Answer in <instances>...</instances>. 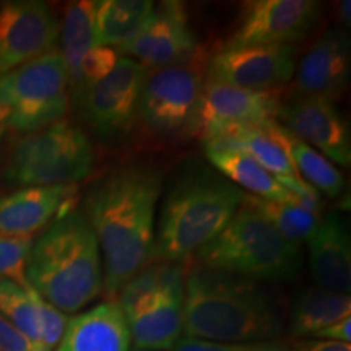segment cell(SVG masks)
<instances>
[{
  "label": "cell",
  "instance_id": "8fae6325",
  "mask_svg": "<svg viewBox=\"0 0 351 351\" xmlns=\"http://www.w3.org/2000/svg\"><path fill=\"white\" fill-rule=\"evenodd\" d=\"M147 73L148 70L137 60L121 57L104 80L80 96L83 119L99 138L111 140L130 130Z\"/></svg>",
  "mask_w": 351,
  "mask_h": 351
},
{
  "label": "cell",
  "instance_id": "ba28073f",
  "mask_svg": "<svg viewBox=\"0 0 351 351\" xmlns=\"http://www.w3.org/2000/svg\"><path fill=\"white\" fill-rule=\"evenodd\" d=\"M0 104L8 112V129L19 134L64 121L70 90L60 51L56 47L0 77Z\"/></svg>",
  "mask_w": 351,
  "mask_h": 351
},
{
  "label": "cell",
  "instance_id": "d6a6232c",
  "mask_svg": "<svg viewBox=\"0 0 351 351\" xmlns=\"http://www.w3.org/2000/svg\"><path fill=\"white\" fill-rule=\"evenodd\" d=\"M0 350L2 351H44L28 340L19 328L13 327L8 320L0 314Z\"/></svg>",
  "mask_w": 351,
  "mask_h": 351
},
{
  "label": "cell",
  "instance_id": "ffe728a7",
  "mask_svg": "<svg viewBox=\"0 0 351 351\" xmlns=\"http://www.w3.org/2000/svg\"><path fill=\"white\" fill-rule=\"evenodd\" d=\"M132 337L117 298H109L67 320L54 351H130Z\"/></svg>",
  "mask_w": 351,
  "mask_h": 351
},
{
  "label": "cell",
  "instance_id": "4fadbf2b",
  "mask_svg": "<svg viewBox=\"0 0 351 351\" xmlns=\"http://www.w3.org/2000/svg\"><path fill=\"white\" fill-rule=\"evenodd\" d=\"M60 21L46 2L15 0L0 5V77L56 49Z\"/></svg>",
  "mask_w": 351,
  "mask_h": 351
},
{
  "label": "cell",
  "instance_id": "3957f363",
  "mask_svg": "<svg viewBox=\"0 0 351 351\" xmlns=\"http://www.w3.org/2000/svg\"><path fill=\"white\" fill-rule=\"evenodd\" d=\"M26 282L64 314L78 313L103 293L99 244L82 210L54 219L34 241Z\"/></svg>",
  "mask_w": 351,
  "mask_h": 351
},
{
  "label": "cell",
  "instance_id": "f1b7e54d",
  "mask_svg": "<svg viewBox=\"0 0 351 351\" xmlns=\"http://www.w3.org/2000/svg\"><path fill=\"white\" fill-rule=\"evenodd\" d=\"M33 243V236H0V278L28 287L26 263Z\"/></svg>",
  "mask_w": 351,
  "mask_h": 351
},
{
  "label": "cell",
  "instance_id": "8992f818",
  "mask_svg": "<svg viewBox=\"0 0 351 351\" xmlns=\"http://www.w3.org/2000/svg\"><path fill=\"white\" fill-rule=\"evenodd\" d=\"M119 302L138 350L171 351L182 337L184 275L178 263L145 267L122 289Z\"/></svg>",
  "mask_w": 351,
  "mask_h": 351
},
{
  "label": "cell",
  "instance_id": "1f68e13d",
  "mask_svg": "<svg viewBox=\"0 0 351 351\" xmlns=\"http://www.w3.org/2000/svg\"><path fill=\"white\" fill-rule=\"evenodd\" d=\"M171 351H289V341H213L182 335Z\"/></svg>",
  "mask_w": 351,
  "mask_h": 351
},
{
  "label": "cell",
  "instance_id": "f35d334b",
  "mask_svg": "<svg viewBox=\"0 0 351 351\" xmlns=\"http://www.w3.org/2000/svg\"><path fill=\"white\" fill-rule=\"evenodd\" d=\"M0 351H2V350H0Z\"/></svg>",
  "mask_w": 351,
  "mask_h": 351
},
{
  "label": "cell",
  "instance_id": "30bf717a",
  "mask_svg": "<svg viewBox=\"0 0 351 351\" xmlns=\"http://www.w3.org/2000/svg\"><path fill=\"white\" fill-rule=\"evenodd\" d=\"M280 90H247L207 80L189 132L204 143L232 130L278 122Z\"/></svg>",
  "mask_w": 351,
  "mask_h": 351
},
{
  "label": "cell",
  "instance_id": "4316f807",
  "mask_svg": "<svg viewBox=\"0 0 351 351\" xmlns=\"http://www.w3.org/2000/svg\"><path fill=\"white\" fill-rule=\"evenodd\" d=\"M243 204L261 213L285 239L300 247L311 238L320 219V215L306 212L295 205L262 199L251 194H244Z\"/></svg>",
  "mask_w": 351,
  "mask_h": 351
},
{
  "label": "cell",
  "instance_id": "52a82bcc",
  "mask_svg": "<svg viewBox=\"0 0 351 351\" xmlns=\"http://www.w3.org/2000/svg\"><path fill=\"white\" fill-rule=\"evenodd\" d=\"M93 165L90 138L64 119L20 138L12 148L3 178L23 187L65 186L85 179Z\"/></svg>",
  "mask_w": 351,
  "mask_h": 351
},
{
  "label": "cell",
  "instance_id": "e575fe53",
  "mask_svg": "<svg viewBox=\"0 0 351 351\" xmlns=\"http://www.w3.org/2000/svg\"><path fill=\"white\" fill-rule=\"evenodd\" d=\"M313 339L339 341V343H350L351 341V315L350 317H343V319L337 320V322L330 324L328 327L322 328V330L315 333Z\"/></svg>",
  "mask_w": 351,
  "mask_h": 351
},
{
  "label": "cell",
  "instance_id": "5bb4252c",
  "mask_svg": "<svg viewBox=\"0 0 351 351\" xmlns=\"http://www.w3.org/2000/svg\"><path fill=\"white\" fill-rule=\"evenodd\" d=\"M319 12L314 0H252L244 5L226 46L295 44L314 28Z\"/></svg>",
  "mask_w": 351,
  "mask_h": 351
},
{
  "label": "cell",
  "instance_id": "d4e9b609",
  "mask_svg": "<svg viewBox=\"0 0 351 351\" xmlns=\"http://www.w3.org/2000/svg\"><path fill=\"white\" fill-rule=\"evenodd\" d=\"M155 8L148 0H95V44L119 49Z\"/></svg>",
  "mask_w": 351,
  "mask_h": 351
},
{
  "label": "cell",
  "instance_id": "7402d4cb",
  "mask_svg": "<svg viewBox=\"0 0 351 351\" xmlns=\"http://www.w3.org/2000/svg\"><path fill=\"white\" fill-rule=\"evenodd\" d=\"M267 134L282 147L289 163L293 165L296 174L315 189L319 194L327 195L328 199L339 197L345 189V178L341 171L332 161H328L322 153L302 142L291 132H288L278 122L265 127Z\"/></svg>",
  "mask_w": 351,
  "mask_h": 351
},
{
  "label": "cell",
  "instance_id": "7c38bea8",
  "mask_svg": "<svg viewBox=\"0 0 351 351\" xmlns=\"http://www.w3.org/2000/svg\"><path fill=\"white\" fill-rule=\"evenodd\" d=\"M298 47L223 46L210 56L207 80L247 90H280L295 75Z\"/></svg>",
  "mask_w": 351,
  "mask_h": 351
},
{
  "label": "cell",
  "instance_id": "2e32d148",
  "mask_svg": "<svg viewBox=\"0 0 351 351\" xmlns=\"http://www.w3.org/2000/svg\"><path fill=\"white\" fill-rule=\"evenodd\" d=\"M278 122L295 137L322 153L333 165L350 166L351 134L348 122L326 98H295L282 104ZM276 119V121H278Z\"/></svg>",
  "mask_w": 351,
  "mask_h": 351
},
{
  "label": "cell",
  "instance_id": "e0dca14e",
  "mask_svg": "<svg viewBox=\"0 0 351 351\" xmlns=\"http://www.w3.org/2000/svg\"><path fill=\"white\" fill-rule=\"evenodd\" d=\"M351 46L343 29L328 28L296 62L293 91L296 98L335 101L348 88Z\"/></svg>",
  "mask_w": 351,
  "mask_h": 351
},
{
  "label": "cell",
  "instance_id": "5b68a950",
  "mask_svg": "<svg viewBox=\"0 0 351 351\" xmlns=\"http://www.w3.org/2000/svg\"><path fill=\"white\" fill-rule=\"evenodd\" d=\"M204 269L256 282H289L300 274V245L285 239L256 210L241 204L218 236L195 252Z\"/></svg>",
  "mask_w": 351,
  "mask_h": 351
},
{
  "label": "cell",
  "instance_id": "4dcf8cb0",
  "mask_svg": "<svg viewBox=\"0 0 351 351\" xmlns=\"http://www.w3.org/2000/svg\"><path fill=\"white\" fill-rule=\"evenodd\" d=\"M29 295H32L34 309H36L38 328H39V346L44 351H54L62 339L65 327H67L69 317L62 311L49 304L46 300H43L34 289L29 287Z\"/></svg>",
  "mask_w": 351,
  "mask_h": 351
},
{
  "label": "cell",
  "instance_id": "277c9868",
  "mask_svg": "<svg viewBox=\"0 0 351 351\" xmlns=\"http://www.w3.org/2000/svg\"><path fill=\"white\" fill-rule=\"evenodd\" d=\"M243 197L239 187L212 168L189 169L165 197L153 261L179 263L195 256L230 223Z\"/></svg>",
  "mask_w": 351,
  "mask_h": 351
},
{
  "label": "cell",
  "instance_id": "603a6c76",
  "mask_svg": "<svg viewBox=\"0 0 351 351\" xmlns=\"http://www.w3.org/2000/svg\"><path fill=\"white\" fill-rule=\"evenodd\" d=\"M265 127H247V129L232 130L230 134L223 135L221 138L213 140V142L231 143L244 150L288 191L302 195H317L319 192L296 174L282 147L267 134Z\"/></svg>",
  "mask_w": 351,
  "mask_h": 351
},
{
  "label": "cell",
  "instance_id": "cb8c5ba5",
  "mask_svg": "<svg viewBox=\"0 0 351 351\" xmlns=\"http://www.w3.org/2000/svg\"><path fill=\"white\" fill-rule=\"evenodd\" d=\"M350 315V295L311 287L298 293L293 300L288 315V332L293 339L298 340L314 337L322 328Z\"/></svg>",
  "mask_w": 351,
  "mask_h": 351
},
{
  "label": "cell",
  "instance_id": "9c48e42d",
  "mask_svg": "<svg viewBox=\"0 0 351 351\" xmlns=\"http://www.w3.org/2000/svg\"><path fill=\"white\" fill-rule=\"evenodd\" d=\"M208 60L207 49L197 46L179 62L148 70L137 109L148 130L163 137L189 132L207 82Z\"/></svg>",
  "mask_w": 351,
  "mask_h": 351
},
{
  "label": "cell",
  "instance_id": "d590c367",
  "mask_svg": "<svg viewBox=\"0 0 351 351\" xmlns=\"http://www.w3.org/2000/svg\"><path fill=\"white\" fill-rule=\"evenodd\" d=\"M350 10H351L350 0H341V2L337 3V15H339V20L346 26V28H348L351 23Z\"/></svg>",
  "mask_w": 351,
  "mask_h": 351
},
{
  "label": "cell",
  "instance_id": "ac0fdd59",
  "mask_svg": "<svg viewBox=\"0 0 351 351\" xmlns=\"http://www.w3.org/2000/svg\"><path fill=\"white\" fill-rule=\"evenodd\" d=\"M75 184L23 187L0 199V236H33L70 210Z\"/></svg>",
  "mask_w": 351,
  "mask_h": 351
},
{
  "label": "cell",
  "instance_id": "83f0119b",
  "mask_svg": "<svg viewBox=\"0 0 351 351\" xmlns=\"http://www.w3.org/2000/svg\"><path fill=\"white\" fill-rule=\"evenodd\" d=\"M0 314L13 327L19 328L26 339L39 346L36 309H34L28 287H21V285L10 282V280L0 278Z\"/></svg>",
  "mask_w": 351,
  "mask_h": 351
},
{
  "label": "cell",
  "instance_id": "74e56055",
  "mask_svg": "<svg viewBox=\"0 0 351 351\" xmlns=\"http://www.w3.org/2000/svg\"><path fill=\"white\" fill-rule=\"evenodd\" d=\"M130 351H150V350H138V348H135V350H130Z\"/></svg>",
  "mask_w": 351,
  "mask_h": 351
},
{
  "label": "cell",
  "instance_id": "d6986e66",
  "mask_svg": "<svg viewBox=\"0 0 351 351\" xmlns=\"http://www.w3.org/2000/svg\"><path fill=\"white\" fill-rule=\"evenodd\" d=\"M306 243L315 287L350 295L351 238L345 218L335 212L320 217L317 228Z\"/></svg>",
  "mask_w": 351,
  "mask_h": 351
},
{
  "label": "cell",
  "instance_id": "6da1fadb",
  "mask_svg": "<svg viewBox=\"0 0 351 351\" xmlns=\"http://www.w3.org/2000/svg\"><path fill=\"white\" fill-rule=\"evenodd\" d=\"M161 174L148 166H122L88 192L83 215L98 239L103 289L111 298L153 261Z\"/></svg>",
  "mask_w": 351,
  "mask_h": 351
},
{
  "label": "cell",
  "instance_id": "f546056e",
  "mask_svg": "<svg viewBox=\"0 0 351 351\" xmlns=\"http://www.w3.org/2000/svg\"><path fill=\"white\" fill-rule=\"evenodd\" d=\"M117 62H119V54L112 47H91L90 52L85 56V59H83L77 86L70 96L75 101L80 99V96L85 93L88 88L93 86L95 83L104 80L112 72Z\"/></svg>",
  "mask_w": 351,
  "mask_h": 351
},
{
  "label": "cell",
  "instance_id": "7a4b0ae2",
  "mask_svg": "<svg viewBox=\"0 0 351 351\" xmlns=\"http://www.w3.org/2000/svg\"><path fill=\"white\" fill-rule=\"evenodd\" d=\"M283 307L261 282L200 267L184 276V337L213 341L282 340Z\"/></svg>",
  "mask_w": 351,
  "mask_h": 351
},
{
  "label": "cell",
  "instance_id": "8d00e7d4",
  "mask_svg": "<svg viewBox=\"0 0 351 351\" xmlns=\"http://www.w3.org/2000/svg\"><path fill=\"white\" fill-rule=\"evenodd\" d=\"M7 129H8V112L7 109L0 104V142H2Z\"/></svg>",
  "mask_w": 351,
  "mask_h": 351
},
{
  "label": "cell",
  "instance_id": "484cf974",
  "mask_svg": "<svg viewBox=\"0 0 351 351\" xmlns=\"http://www.w3.org/2000/svg\"><path fill=\"white\" fill-rule=\"evenodd\" d=\"M95 0H80L69 3L60 21V56L69 77L70 95L75 90L80 67L85 56L95 47Z\"/></svg>",
  "mask_w": 351,
  "mask_h": 351
},
{
  "label": "cell",
  "instance_id": "44dd1931",
  "mask_svg": "<svg viewBox=\"0 0 351 351\" xmlns=\"http://www.w3.org/2000/svg\"><path fill=\"white\" fill-rule=\"evenodd\" d=\"M205 156L215 171L225 176L228 181L239 187L244 194L262 199L276 200L287 204L289 191L283 187L269 171L249 156L247 153L231 143L208 142L205 143Z\"/></svg>",
  "mask_w": 351,
  "mask_h": 351
},
{
  "label": "cell",
  "instance_id": "836d02e7",
  "mask_svg": "<svg viewBox=\"0 0 351 351\" xmlns=\"http://www.w3.org/2000/svg\"><path fill=\"white\" fill-rule=\"evenodd\" d=\"M289 351H351V345L330 340L300 339L289 341Z\"/></svg>",
  "mask_w": 351,
  "mask_h": 351
},
{
  "label": "cell",
  "instance_id": "9a60e30c",
  "mask_svg": "<svg viewBox=\"0 0 351 351\" xmlns=\"http://www.w3.org/2000/svg\"><path fill=\"white\" fill-rule=\"evenodd\" d=\"M197 46L186 5L168 0L153 8L137 33L116 51L127 59L137 60L147 70H153L186 59Z\"/></svg>",
  "mask_w": 351,
  "mask_h": 351
}]
</instances>
